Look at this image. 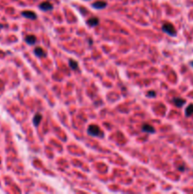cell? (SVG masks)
Masks as SVG:
<instances>
[{"label":"cell","instance_id":"1","mask_svg":"<svg viewBox=\"0 0 193 194\" xmlns=\"http://www.w3.org/2000/svg\"><path fill=\"white\" fill-rule=\"evenodd\" d=\"M87 133L90 135H92V137H104L103 132L100 130L99 126H96V125H90L87 129Z\"/></svg>","mask_w":193,"mask_h":194},{"label":"cell","instance_id":"2","mask_svg":"<svg viewBox=\"0 0 193 194\" xmlns=\"http://www.w3.org/2000/svg\"><path fill=\"white\" fill-rule=\"evenodd\" d=\"M162 30H163V31H165L166 33H168V34L171 35V36H175L176 35L175 28H174V27H173L172 24H171V23H168L167 22L165 24H163Z\"/></svg>","mask_w":193,"mask_h":194},{"label":"cell","instance_id":"3","mask_svg":"<svg viewBox=\"0 0 193 194\" xmlns=\"http://www.w3.org/2000/svg\"><path fill=\"white\" fill-rule=\"evenodd\" d=\"M142 131H143V132L149 133V134H154V133H155V129L153 128V126L149 125L148 123H144L142 125Z\"/></svg>","mask_w":193,"mask_h":194},{"label":"cell","instance_id":"4","mask_svg":"<svg viewBox=\"0 0 193 194\" xmlns=\"http://www.w3.org/2000/svg\"><path fill=\"white\" fill-rule=\"evenodd\" d=\"M39 8L42 9V11H44V12H48V11H51V9H53V6L49 3V2H43L39 5Z\"/></svg>","mask_w":193,"mask_h":194},{"label":"cell","instance_id":"5","mask_svg":"<svg viewBox=\"0 0 193 194\" xmlns=\"http://www.w3.org/2000/svg\"><path fill=\"white\" fill-rule=\"evenodd\" d=\"M22 15L24 17H26V18L31 19V20H34V19L37 18L36 13L31 12V11H24V12H22Z\"/></svg>","mask_w":193,"mask_h":194},{"label":"cell","instance_id":"6","mask_svg":"<svg viewBox=\"0 0 193 194\" xmlns=\"http://www.w3.org/2000/svg\"><path fill=\"white\" fill-rule=\"evenodd\" d=\"M34 53H35V55H36L37 57H39V58L44 57V56L46 55V53L45 49H44L43 47H36L35 49H34Z\"/></svg>","mask_w":193,"mask_h":194},{"label":"cell","instance_id":"7","mask_svg":"<svg viewBox=\"0 0 193 194\" xmlns=\"http://www.w3.org/2000/svg\"><path fill=\"white\" fill-rule=\"evenodd\" d=\"M106 5H107V3L104 2V1H96L95 3L92 4V6L93 8L95 9H104L106 7Z\"/></svg>","mask_w":193,"mask_h":194},{"label":"cell","instance_id":"8","mask_svg":"<svg viewBox=\"0 0 193 194\" xmlns=\"http://www.w3.org/2000/svg\"><path fill=\"white\" fill-rule=\"evenodd\" d=\"M99 20L98 17H91L87 21V24L90 27H95L96 25H99Z\"/></svg>","mask_w":193,"mask_h":194},{"label":"cell","instance_id":"9","mask_svg":"<svg viewBox=\"0 0 193 194\" xmlns=\"http://www.w3.org/2000/svg\"><path fill=\"white\" fill-rule=\"evenodd\" d=\"M42 118H43V116L41 114H36L34 116V118H33V124H34V126H39L40 122L42 121Z\"/></svg>","mask_w":193,"mask_h":194},{"label":"cell","instance_id":"10","mask_svg":"<svg viewBox=\"0 0 193 194\" xmlns=\"http://www.w3.org/2000/svg\"><path fill=\"white\" fill-rule=\"evenodd\" d=\"M173 103L176 106H178V107H181V106H183L186 103V100L181 98H176V99H173Z\"/></svg>","mask_w":193,"mask_h":194},{"label":"cell","instance_id":"11","mask_svg":"<svg viewBox=\"0 0 193 194\" xmlns=\"http://www.w3.org/2000/svg\"><path fill=\"white\" fill-rule=\"evenodd\" d=\"M25 40L28 44H30V45H34V44L36 43V37L33 36V35H28L25 38Z\"/></svg>","mask_w":193,"mask_h":194},{"label":"cell","instance_id":"12","mask_svg":"<svg viewBox=\"0 0 193 194\" xmlns=\"http://www.w3.org/2000/svg\"><path fill=\"white\" fill-rule=\"evenodd\" d=\"M69 66L71 67L72 69L77 70V69H78V67H79V65H78V62H77L76 61L69 60Z\"/></svg>","mask_w":193,"mask_h":194},{"label":"cell","instance_id":"13","mask_svg":"<svg viewBox=\"0 0 193 194\" xmlns=\"http://www.w3.org/2000/svg\"><path fill=\"white\" fill-rule=\"evenodd\" d=\"M193 114V104H190L189 107L186 109V116H189Z\"/></svg>","mask_w":193,"mask_h":194},{"label":"cell","instance_id":"14","mask_svg":"<svg viewBox=\"0 0 193 194\" xmlns=\"http://www.w3.org/2000/svg\"><path fill=\"white\" fill-rule=\"evenodd\" d=\"M148 97H152V98H153V97H155V92H153V91H149L147 93Z\"/></svg>","mask_w":193,"mask_h":194},{"label":"cell","instance_id":"15","mask_svg":"<svg viewBox=\"0 0 193 194\" xmlns=\"http://www.w3.org/2000/svg\"><path fill=\"white\" fill-rule=\"evenodd\" d=\"M191 65H192V66H193V61H192V62H191Z\"/></svg>","mask_w":193,"mask_h":194}]
</instances>
